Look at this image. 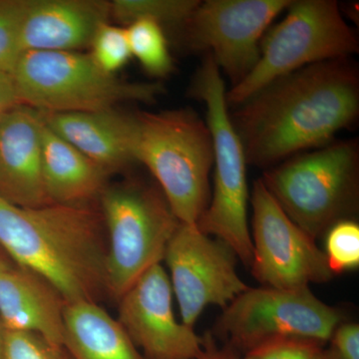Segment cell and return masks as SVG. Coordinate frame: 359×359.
<instances>
[{"mask_svg":"<svg viewBox=\"0 0 359 359\" xmlns=\"http://www.w3.org/2000/svg\"><path fill=\"white\" fill-rule=\"evenodd\" d=\"M230 118L248 165L269 168L323 147L359 117V69L353 58L306 66L276 78L233 107Z\"/></svg>","mask_w":359,"mask_h":359,"instance_id":"obj_1","label":"cell"},{"mask_svg":"<svg viewBox=\"0 0 359 359\" xmlns=\"http://www.w3.org/2000/svg\"><path fill=\"white\" fill-rule=\"evenodd\" d=\"M105 236L101 212L89 205L23 208L0 197V245L67 304L108 297Z\"/></svg>","mask_w":359,"mask_h":359,"instance_id":"obj_2","label":"cell"},{"mask_svg":"<svg viewBox=\"0 0 359 359\" xmlns=\"http://www.w3.org/2000/svg\"><path fill=\"white\" fill-rule=\"evenodd\" d=\"M136 115V162L153 175L179 221L197 224L211 199L214 149L207 123L190 109Z\"/></svg>","mask_w":359,"mask_h":359,"instance_id":"obj_3","label":"cell"},{"mask_svg":"<svg viewBox=\"0 0 359 359\" xmlns=\"http://www.w3.org/2000/svg\"><path fill=\"white\" fill-rule=\"evenodd\" d=\"M261 180L290 219L316 240L358 211V140L332 141L292 156Z\"/></svg>","mask_w":359,"mask_h":359,"instance_id":"obj_4","label":"cell"},{"mask_svg":"<svg viewBox=\"0 0 359 359\" xmlns=\"http://www.w3.org/2000/svg\"><path fill=\"white\" fill-rule=\"evenodd\" d=\"M226 93L221 70L207 54L189 88V95L205 104V123L214 149V188L197 226L205 235L226 243L250 268L252 242L248 223V163L242 142L231 124Z\"/></svg>","mask_w":359,"mask_h":359,"instance_id":"obj_5","label":"cell"},{"mask_svg":"<svg viewBox=\"0 0 359 359\" xmlns=\"http://www.w3.org/2000/svg\"><path fill=\"white\" fill-rule=\"evenodd\" d=\"M21 105L41 113L95 112L125 102L154 103L161 83L129 82L104 72L80 51H25L13 72Z\"/></svg>","mask_w":359,"mask_h":359,"instance_id":"obj_6","label":"cell"},{"mask_svg":"<svg viewBox=\"0 0 359 359\" xmlns=\"http://www.w3.org/2000/svg\"><path fill=\"white\" fill-rule=\"evenodd\" d=\"M107 235L108 297L118 302L146 271L164 261L181 222L159 186L127 180L100 195Z\"/></svg>","mask_w":359,"mask_h":359,"instance_id":"obj_7","label":"cell"},{"mask_svg":"<svg viewBox=\"0 0 359 359\" xmlns=\"http://www.w3.org/2000/svg\"><path fill=\"white\" fill-rule=\"evenodd\" d=\"M285 11V18L264 33L254 69L226 91L229 108L240 105L276 78L358 53V36L344 20L339 2L292 0Z\"/></svg>","mask_w":359,"mask_h":359,"instance_id":"obj_8","label":"cell"},{"mask_svg":"<svg viewBox=\"0 0 359 359\" xmlns=\"http://www.w3.org/2000/svg\"><path fill=\"white\" fill-rule=\"evenodd\" d=\"M342 323L339 309L302 289L248 287L223 309L216 323L226 346L248 351L283 339H306L321 344L330 340Z\"/></svg>","mask_w":359,"mask_h":359,"instance_id":"obj_9","label":"cell"},{"mask_svg":"<svg viewBox=\"0 0 359 359\" xmlns=\"http://www.w3.org/2000/svg\"><path fill=\"white\" fill-rule=\"evenodd\" d=\"M292 0L200 1L181 30L184 47L210 55L237 86L257 65L262 39Z\"/></svg>","mask_w":359,"mask_h":359,"instance_id":"obj_10","label":"cell"},{"mask_svg":"<svg viewBox=\"0 0 359 359\" xmlns=\"http://www.w3.org/2000/svg\"><path fill=\"white\" fill-rule=\"evenodd\" d=\"M252 259L257 282L276 289H302L334 278L327 257L311 236L283 212L261 179L250 194Z\"/></svg>","mask_w":359,"mask_h":359,"instance_id":"obj_11","label":"cell"},{"mask_svg":"<svg viewBox=\"0 0 359 359\" xmlns=\"http://www.w3.org/2000/svg\"><path fill=\"white\" fill-rule=\"evenodd\" d=\"M164 261L187 327H195L208 306L224 309L249 287L238 276L235 252L223 241L205 235L197 224H180Z\"/></svg>","mask_w":359,"mask_h":359,"instance_id":"obj_12","label":"cell"},{"mask_svg":"<svg viewBox=\"0 0 359 359\" xmlns=\"http://www.w3.org/2000/svg\"><path fill=\"white\" fill-rule=\"evenodd\" d=\"M167 271L156 264L118 301L117 320L147 359H197L203 337L179 323Z\"/></svg>","mask_w":359,"mask_h":359,"instance_id":"obj_13","label":"cell"},{"mask_svg":"<svg viewBox=\"0 0 359 359\" xmlns=\"http://www.w3.org/2000/svg\"><path fill=\"white\" fill-rule=\"evenodd\" d=\"M41 112L20 105L0 118V197L23 208L52 204L42 171Z\"/></svg>","mask_w":359,"mask_h":359,"instance_id":"obj_14","label":"cell"},{"mask_svg":"<svg viewBox=\"0 0 359 359\" xmlns=\"http://www.w3.org/2000/svg\"><path fill=\"white\" fill-rule=\"evenodd\" d=\"M110 18L111 4L105 0H29L21 52L82 50Z\"/></svg>","mask_w":359,"mask_h":359,"instance_id":"obj_15","label":"cell"},{"mask_svg":"<svg viewBox=\"0 0 359 359\" xmlns=\"http://www.w3.org/2000/svg\"><path fill=\"white\" fill-rule=\"evenodd\" d=\"M67 304L55 287L29 269L0 266V321L4 330L36 334L65 346Z\"/></svg>","mask_w":359,"mask_h":359,"instance_id":"obj_16","label":"cell"},{"mask_svg":"<svg viewBox=\"0 0 359 359\" xmlns=\"http://www.w3.org/2000/svg\"><path fill=\"white\" fill-rule=\"evenodd\" d=\"M41 114L54 133L110 173L136 162L137 115L114 109Z\"/></svg>","mask_w":359,"mask_h":359,"instance_id":"obj_17","label":"cell"},{"mask_svg":"<svg viewBox=\"0 0 359 359\" xmlns=\"http://www.w3.org/2000/svg\"><path fill=\"white\" fill-rule=\"evenodd\" d=\"M42 171L52 204L88 205L100 197L109 171L54 133L42 128Z\"/></svg>","mask_w":359,"mask_h":359,"instance_id":"obj_18","label":"cell"},{"mask_svg":"<svg viewBox=\"0 0 359 359\" xmlns=\"http://www.w3.org/2000/svg\"><path fill=\"white\" fill-rule=\"evenodd\" d=\"M65 321V347L73 359H147L98 304H67Z\"/></svg>","mask_w":359,"mask_h":359,"instance_id":"obj_19","label":"cell"},{"mask_svg":"<svg viewBox=\"0 0 359 359\" xmlns=\"http://www.w3.org/2000/svg\"><path fill=\"white\" fill-rule=\"evenodd\" d=\"M111 16L127 27L139 20L180 28L200 4L199 0H114Z\"/></svg>","mask_w":359,"mask_h":359,"instance_id":"obj_20","label":"cell"},{"mask_svg":"<svg viewBox=\"0 0 359 359\" xmlns=\"http://www.w3.org/2000/svg\"><path fill=\"white\" fill-rule=\"evenodd\" d=\"M132 56L154 77H166L174 69V60L164 28L151 20H139L127 26Z\"/></svg>","mask_w":359,"mask_h":359,"instance_id":"obj_21","label":"cell"},{"mask_svg":"<svg viewBox=\"0 0 359 359\" xmlns=\"http://www.w3.org/2000/svg\"><path fill=\"white\" fill-rule=\"evenodd\" d=\"M89 48V55L101 70L114 75L132 57L127 28L103 23L97 29Z\"/></svg>","mask_w":359,"mask_h":359,"instance_id":"obj_22","label":"cell"},{"mask_svg":"<svg viewBox=\"0 0 359 359\" xmlns=\"http://www.w3.org/2000/svg\"><path fill=\"white\" fill-rule=\"evenodd\" d=\"M325 257L332 273L359 266V226L353 219L334 224L325 233Z\"/></svg>","mask_w":359,"mask_h":359,"instance_id":"obj_23","label":"cell"},{"mask_svg":"<svg viewBox=\"0 0 359 359\" xmlns=\"http://www.w3.org/2000/svg\"><path fill=\"white\" fill-rule=\"evenodd\" d=\"M29 0H0V71L13 74L21 54L20 33Z\"/></svg>","mask_w":359,"mask_h":359,"instance_id":"obj_24","label":"cell"},{"mask_svg":"<svg viewBox=\"0 0 359 359\" xmlns=\"http://www.w3.org/2000/svg\"><path fill=\"white\" fill-rule=\"evenodd\" d=\"M2 359H73L65 346L52 344L36 334L4 332Z\"/></svg>","mask_w":359,"mask_h":359,"instance_id":"obj_25","label":"cell"},{"mask_svg":"<svg viewBox=\"0 0 359 359\" xmlns=\"http://www.w3.org/2000/svg\"><path fill=\"white\" fill-rule=\"evenodd\" d=\"M323 344L306 339L273 340L245 353L242 359H323Z\"/></svg>","mask_w":359,"mask_h":359,"instance_id":"obj_26","label":"cell"},{"mask_svg":"<svg viewBox=\"0 0 359 359\" xmlns=\"http://www.w3.org/2000/svg\"><path fill=\"white\" fill-rule=\"evenodd\" d=\"M332 351L340 359H359V325L358 323H340L332 339Z\"/></svg>","mask_w":359,"mask_h":359,"instance_id":"obj_27","label":"cell"},{"mask_svg":"<svg viewBox=\"0 0 359 359\" xmlns=\"http://www.w3.org/2000/svg\"><path fill=\"white\" fill-rule=\"evenodd\" d=\"M20 105L13 74L0 71V118Z\"/></svg>","mask_w":359,"mask_h":359,"instance_id":"obj_28","label":"cell"},{"mask_svg":"<svg viewBox=\"0 0 359 359\" xmlns=\"http://www.w3.org/2000/svg\"><path fill=\"white\" fill-rule=\"evenodd\" d=\"M197 359H242L231 346H219L214 335L208 332L203 337L202 351Z\"/></svg>","mask_w":359,"mask_h":359,"instance_id":"obj_29","label":"cell"},{"mask_svg":"<svg viewBox=\"0 0 359 359\" xmlns=\"http://www.w3.org/2000/svg\"><path fill=\"white\" fill-rule=\"evenodd\" d=\"M4 330L1 321H0V359H2V353H4Z\"/></svg>","mask_w":359,"mask_h":359,"instance_id":"obj_30","label":"cell"},{"mask_svg":"<svg viewBox=\"0 0 359 359\" xmlns=\"http://www.w3.org/2000/svg\"><path fill=\"white\" fill-rule=\"evenodd\" d=\"M323 359H340L339 356L337 355L334 353V351H332V349H328V351H325V358Z\"/></svg>","mask_w":359,"mask_h":359,"instance_id":"obj_31","label":"cell"},{"mask_svg":"<svg viewBox=\"0 0 359 359\" xmlns=\"http://www.w3.org/2000/svg\"><path fill=\"white\" fill-rule=\"evenodd\" d=\"M6 264H7L6 262L4 261V259H2L1 257H0V266H6Z\"/></svg>","mask_w":359,"mask_h":359,"instance_id":"obj_32","label":"cell"}]
</instances>
